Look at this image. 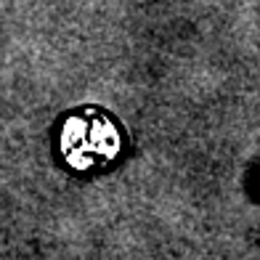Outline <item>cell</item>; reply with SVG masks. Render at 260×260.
<instances>
[{
  "instance_id": "1",
  "label": "cell",
  "mask_w": 260,
  "mask_h": 260,
  "mask_svg": "<svg viewBox=\"0 0 260 260\" xmlns=\"http://www.w3.org/2000/svg\"><path fill=\"white\" fill-rule=\"evenodd\" d=\"M61 146L69 162L90 165L101 159H112L117 154L120 138H117V130L112 127L109 120H104L99 114H88V117H75L67 125Z\"/></svg>"
}]
</instances>
